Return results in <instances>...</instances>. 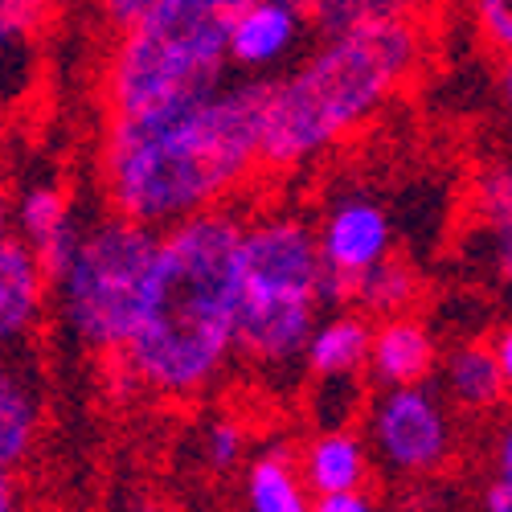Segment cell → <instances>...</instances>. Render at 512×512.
I'll return each instance as SVG.
<instances>
[{"label":"cell","instance_id":"cell-23","mask_svg":"<svg viewBox=\"0 0 512 512\" xmlns=\"http://www.w3.org/2000/svg\"><path fill=\"white\" fill-rule=\"evenodd\" d=\"M201 451H205V463L213 467V472H230V467L242 459V451H246V435H242V426H238V422H230V418L209 422Z\"/></svg>","mask_w":512,"mask_h":512},{"label":"cell","instance_id":"cell-19","mask_svg":"<svg viewBox=\"0 0 512 512\" xmlns=\"http://www.w3.org/2000/svg\"><path fill=\"white\" fill-rule=\"evenodd\" d=\"M418 300V275L398 263L394 254L386 263H377L373 271L357 275L353 279V300H349V312H365V316H381V320H390V316H406Z\"/></svg>","mask_w":512,"mask_h":512},{"label":"cell","instance_id":"cell-25","mask_svg":"<svg viewBox=\"0 0 512 512\" xmlns=\"http://www.w3.org/2000/svg\"><path fill=\"white\" fill-rule=\"evenodd\" d=\"M312 512H377L373 500L357 488V492H328V496H316Z\"/></svg>","mask_w":512,"mask_h":512},{"label":"cell","instance_id":"cell-22","mask_svg":"<svg viewBox=\"0 0 512 512\" xmlns=\"http://www.w3.org/2000/svg\"><path fill=\"white\" fill-rule=\"evenodd\" d=\"M62 0H0V25L9 41H33L54 21Z\"/></svg>","mask_w":512,"mask_h":512},{"label":"cell","instance_id":"cell-18","mask_svg":"<svg viewBox=\"0 0 512 512\" xmlns=\"http://www.w3.org/2000/svg\"><path fill=\"white\" fill-rule=\"evenodd\" d=\"M41 426V402L29 381H21L13 369L0 381V459H5V472L13 476L17 463L33 451Z\"/></svg>","mask_w":512,"mask_h":512},{"label":"cell","instance_id":"cell-13","mask_svg":"<svg viewBox=\"0 0 512 512\" xmlns=\"http://www.w3.org/2000/svg\"><path fill=\"white\" fill-rule=\"evenodd\" d=\"M472 218L484 234V250L496 279L512 291V156L488 160L472 181Z\"/></svg>","mask_w":512,"mask_h":512},{"label":"cell","instance_id":"cell-2","mask_svg":"<svg viewBox=\"0 0 512 512\" xmlns=\"http://www.w3.org/2000/svg\"><path fill=\"white\" fill-rule=\"evenodd\" d=\"M246 226L226 205L160 234L148 304L123 369L156 398H193L238 357Z\"/></svg>","mask_w":512,"mask_h":512},{"label":"cell","instance_id":"cell-20","mask_svg":"<svg viewBox=\"0 0 512 512\" xmlns=\"http://www.w3.org/2000/svg\"><path fill=\"white\" fill-rule=\"evenodd\" d=\"M304 13L312 17L316 33L349 29L361 21H390V17H422L431 13L439 0H300Z\"/></svg>","mask_w":512,"mask_h":512},{"label":"cell","instance_id":"cell-14","mask_svg":"<svg viewBox=\"0 0 512 512\" xmlns=\"http://www.w3.org/2000/svg\"><path fill=\"white\" fill-rule=\"evenodd\" d=\"M369 353H373V328L361 320V312H336L312 332L304 365L320 381H340V377H357L369 365Z\"/></svg>","mask_w":512,"mask_h":512},{"label":"cell","instance_id":"cell-24","mask_svg":"<svg viewBox=\"0 0 512 512\" xmlns=\"http://www.w3.org/2000/svg\"><path fill=\"white\" fill-rule=\"evenodd\" d=\"M156 5H164V0H95V17L103 21V29L111 37L127 25H136L140 17H148Z\"/></svg>","mask_w":512,"mask_h":512},{"label":"cell","instance_id":"cell-8","mask_svg":"<svg viewBox=\"0 0 512 512\" xmlns=\"http://www.w3.org/2000/svg\"><path fill=\"white\" fill-rule=\"evenodd\" d=\"M316 230H320V250L332 271L328 300H332V308L349 312L353 279L373 271L377 263H386L394 254V222H390V213L369 197H340L324 213V222Z\"/></svg>","mask_w":512,"mask_h":512},{"label":"cell","instance_id":"cell-10","mask_svg":"<svg viewBox=\"0 0 512 512\" xmlns=\"http://www.w3.org/2000/svg\"><path fill=\"white\" fill-rule=\"evenodd\" d=\"M13 226L37 250V259H41V267H46L50 283H58L62 271L74 259L78 242H82V230L74 222V209H70V197L62 193V185H50L46 181V185L21 189Z\"/></svg>","mask_w":512,"mask_h":512},{"label":"cell","instance_id":"cell-1","mask_svg":"<svg viewBox=\"0 0 512 512\" xmlns=\"http://www.w3.org/2000/svg\"><path fill=\"white\" fill-rule=\"evenodd\" d=\"M271 78L222 82L213 95L164 115L103 119L107 209L168 230L218 209L263 164Z\"/></svg>","mask_w":512,"mask_h":512},{"label":"cell","instance_id":"cell-12","mask_svg":"<svg viewBox=\"0 0 512 512\" xmlns=\"http://www.w3.org/2000/svg\"><path fill=\"white\" fill-rule=\"evenodd\" d=\"M439 345L426 324L410 316H390L373 328V353H369V373L381 386H422L435 373Z\"/></svg>","mask_w":512,"mask_h":512},{"label":"cell","instance_id":"cell-4","mask_svg":"<svg viewBox=\"0 0 512 512\" xmlns=\"http://www.w3.org/2000/svg\"><path fill=\"white\" fill-rule=\"evenodd\" d=\"M254 0H164L107 37L99 99L107 119L181 111L230 82V25Z\"/></svg>","mask_w":512,"mask_h":512},{"label":"cell","instance_id":"cell-11","mask_svg":"<svg viewBox=\"0 0 512 512\" xmlns=\"http://www.w3.org/2000/svg\"><path fill=\"white\" fill-rule=\"evenodd\" d=\"M50 287L54 283L41 267L37 250L17 230L5 234V242H0V332H5V340H21L37 324Z\"/></svg>","mask_w":512,"mask_h":512},{"label":"cell","instance_id":"cell-30","mask_svg":"<svg viewBox=\"0 0 512 512\" xmlns=\"http://www.w3.org/2000/svg\"><path fill=\"white\" fill-rule=\"evenodd\" d=\"M500 99H504V107L512 111V54L500 58Z\"/></svg>","mask_w":512,"mask_h":512},{"label":"cell","instance_id":"cell-28","mask_svg":"<svg viewBox=\"0 0 512 512\" xmlns=\"http://www.w3.org/2000/svg\"><path fill=\"white\" fill-rule=\"evenodd\" d=\"M496 472L500 476H512V418L504 422V431L496 439Z\"/></svg>","mask_w":512,"mask_h":512},{"label":"cell","instance_id":"cell-3","mask_svg":"<svg viewBox=\"0 0 512 512\" xmlns=\"http://www.w3.org/2000/svg\"><path fill=\"white\" fill-rule=\"evenodd\" d=\"M422 58V17L361 21L320 33L304 58L271 78L263 164L271 173H291L345 144L406 91Z\"/></svg>","mask_w":512,"mask_h":512},{"label":"cell","instance_id":"cell-15","mask_svg":"<svg viewBox=\"0 0 512 512\" xmlns=\"http://www.w3.org/2000/svg\"><path fill=\"white\" fill-rule=\"evenodd\" d=\"M304 480L316 496L328 492H357L369 480V451L353 431H320L304 447Z\"/></svg>","mask_w":512,"mask_h":512},{"label":"cell","instance_id":"cell-9","mask_svg":"<svg viewBox=\"0 0 512 512\" xmlns=\"http://www.w3.org/2000/svg\"><path fill=\"white\" fill-rule=\"evenodd\" d=\"M308 29L316 25L300 0H254L230 25V62L242 74L271 78V70L295 58Z\"/></svg>","mask_w":512,"mask_h":512},{"label":"cell","instance_id":"cell-21","mask_svg":"<svg viewBox=\"0 0 512 512\" xmlns=\"http://www.w3.org/2000/svg\"><path fill=\"white\" fill-rule=\"evenodd\" d=\"M459 9L488 54H512V0H459Z\"/></svg>","mask_w":512,"mask_h":512},{"label":"cell","instance_id":"cell-7","mask_svg":"<svg viewBox=\"0 0 512 512\" xmlns=\"http://www.w3.org/2000/svg\"><path fill=\"white\" fill-rule=\"evenodd\" d=\"M373 447L402 476L439 472L451 459V422L439 398L422 386H381L369 414Z\"/></svg>","mask_w":512,"mask_h":512},{"label":"cell","instance_id":"cell-16","mask_svg":"<svg viewBox=\"0 0 512 512\" xmlns=\"http://www.w3.org/2000/svg\"><path fill=\"white\" fill-rule=\"evenodd\" d=\"M443 377H447V394L463 410H492L504 398H512L508 394V381H504V369L496 361L492 340H472V345H459L447 357Z\"/></svg>","mask_w":512,"mask_h":512},{"label":"cell","instance_id":"cell-27","mask_svg":"<svg viewBox=\"0 0 512 512\" xmlns=\"http://www.w3.org/2000/svg\"><path fill=\"white\" fill-rule=\"evenodd\" d=\"M492 349H496V361H500V369H504L508 394H512V324H504V328L492 336Z\"/></svg>","mask_w":512,"mask_h":512},{"label":"cell","instance_id":"cell-29","mask_svg":"<svg viewBox=\"0 0 512 512\" xmlns=\"http://www.w3.org/2000/svg\"><path fill=\"white\" fill-rule=\"evenodd\" d=\"M115 512H164V508H160L152 496H127V500H123Z\"/></svg>","mask_w":512,"mask_h":512},{"label":"cell","instance_id":"cell-26","mask_svg":"<svg viewBox=\"0 0 512 512\" xmlns=\"http://www.w3.org/2000/svg\"><path fill=\"white\" fill-rule=\"evenodd\" d=\"M484 512H512V476H500L484 488Z\"/></svg>","mask_w":512,"mask_h":512},{"label":"cell","instance_id":"cell-17","mask_svg":"<svg viewBox=\"0 0 512 512\" xmlns=\"http://www.w3.org/2000/svg\"><path fill=\"white\" fill-rule=\"evenodd\" d=\"M316 492L304 467L283 451H267L246 467V508L250 512H312Z\"/></svg>","mask_w":512,"mask_h":512},{"label":"cell","instance_id":"cell-6","mask_svg":"<svg viewBox=\"0 0 512 512\" xmlns=\"http://www.w3.org/2000/svg\"><path fill=\"white\" fill-rule=\"evenodd\" d=\"M160 234L164 230L123 218L115 209L91 230H82L70 267L54 283L62 324L82 349L123 357V349L132 345L148 304Z\"/></svg>","mask_w":512,"mask_h":512},{"label":"cell","instance_id":"cell-5","mask_svg":"<svg viewBox=\"0 0 512 512\" xmlns=\"http://www.w3.org/2000/svg\"><path fill=\"white\" fill-rule=\"evenodd\" d=\"M328 259L320 230L295 213H275L246 226L242 238V308L238 357L259 369L304 361L328 300Z\"/></svg>","mask_w":512,"mask_h":512}]
</instances>
